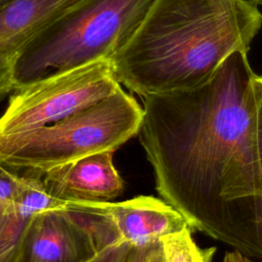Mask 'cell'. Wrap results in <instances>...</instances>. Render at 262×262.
<instances>
[{"mask_svg":"<svg viewBox=\"0 0 262 262\" xmlns=\"http://www.w3.org/2000/svg\"><path fill=\"white\" fill-rule=\"evenodd\" d=\"M248 53L206 82L142 97L139 140L156 189L191 230L262 260V165Z\"/></svg>","mask_w":262,"mask_h":262,"instance_id":"cell-1","label":"cell"},{"mask_svg":"<svg viewBox=\"0 0 262 262\" xmlns=\"http://www.w3.org/2000/svg\"><path fill=\"white\" fill-rule=\"evenodd\" d=\"M261 28L250 0H155L112 58L114 72L140 97L192 88L234 52L248 53Z\"/></svg>","mask_w":262,"mask_h":262,"instance_id":"cell-2","label":"cell"},{"mask_svg":"<svg viewBox=\"0 0 262 262\" xmlns=\"http://www.w3.org/2000/svg\"><path fill=\"white\" fill-rule=\"evenodd\" d=\"M143 108L123 87L57 122L0 138V166L17 174L45 172L100 151H115L137 135Z\"/></svg>","mask_w":262,"mask_h":262,"instance_id":"cell-3","label":"cell"},{"mask_svg":"<svg viewBox=\"0 0 262 262\" xmlns=\"http://www.w3.org/2000/svg\"><path fill=\"white\" fill-rule=\"evenodd\" d=\"M155 0H87L43 30L19 57L14 90L51 73L112 59Z\"/></svg>","mask_w":262,"mask_h":262,"instance_id":"cell-4","label":"cell"},{"mask_svg":"<svg viewBox=\"0 0 262 262\" xmlns=\"http://www.w3.org/2000/svg\"><path fill=\"white\" fill-rule=\"evenodd\" d=\"M121 87L112 59L51 73L10 94L0 116V138L50 125L102 100Z\"/></svg>","mask_w":262,"mask_h":262,"instance_id":"cell-5","label":"cell"},{"mask_svg":"<svg viewBox=\"0 0 262 262\" xmlns=\"http://www.w3.org/2000/svg\"><path fill=\"white\" fill-rule=\"evenodd\" d=\"M99 253L91 229L74 212L56 207L32 216L14 262H91Z\"/></svg>","mask_w":262,"mask_h":262,"instance_id":"cell-6","label":"cell"},{"mask_svg":"<svg viewBox=\"0 0 262 262\" xmlns=\"http://www.w3.org/2000/svg\"><path fill=\"white\" fill-rule=\"evenodd\" d=\"M67 204L98 215L119 243L131 247L159 243L162 237L189 227L177 210L162 199L150 195L122 202Z\"/></svg>","mask_w":262,"mask_h":262,"instance_id":"cell-7","label":"cell"},{"mask_svg":"<svg viewBox=\"0 0 262 262\" xmlns=\"http://www.w3.org/2000/svg\"><path fill=\"white\" fill-rule=\"evenodd\" d=\"M87 0H11L0 5V101L14 91L15 66L48 26Z\"/></svg>","mask_w":262,"mask_h":262,"instance_id":"cell-8","label":"cell"},{"mask_svg":"<svg viewBox=\"0 0 262 262\" xmlns=\"http://www.w3.org/2000/svg\"><path fill=\"white\" fill-rule=\"evenodd\" d=\"M114 152H96L45 172V190L62 205L112 202L124 191V181L114 165Z\"/></svg>","mask_w":262,"mask_h":262,"instance_id":"cell-9","label":"cell"},{"mask_svg":"<svg viewBox=\"0 0 262 262\" xmlns=\"http://www.w3.org/2000/svg\"><path fill=\"white\" fill-rule=\"evenodd\" d=\"M20 175L14 194L0 214V262H14L20 239L36 212L62 206L45 190L43 175Z\"/></svg>","mask_w":262,"mask_h":262,"instance_id":"cell-10","label":"cell"},{"mask_svg":"<svg viewBox=\"0 0 262 262\" xmlns=\"http://www.w3.org/2000/svg\"><path fill=\"white\" fill-rule=\"evenodd\" d=\"M164 262H213L214 248L201 249L191 237V229L186 227L161 238Z\"/></svg>","mask_w":262,"mask_h":262,"instance_id":"cell-11","label":"cell"},{"mask_svg":"<svg viewBox=\"0 0 262 262\" xmlns=\"http://www.w3.org/2000/svg\"><path fill=\"white\" fill-rule=\"evenodd\" d=\"M124 262H164L161 242L144 247H130Z\"/></svg>","mask_w":262,"mask_h":262,"instance_id":"cell-12","label":"cell"},{"mask_svg":"<svg viewBox=\"0 0 262 262\" xmlns=\"http://www.w3.org/2000/svg\"><path fill=\"white\" fill-rule=\"evenodd\" d=\"M21 175L0 166V214L14 194Z\"/></svg>","mask_w":262,"mask_h":262,"instance_id":"cell-13","label":"cell"},{"mask_svg":"<svg viewBox=\"0 0 262 262\" xmlns=\"http://www.w3.org/2000/svg\"><path fill=\"white\" fill-rule=\"evenodd\" d=\"M254 91L256 99V140L262 165V76H255Z\"/></svg>","mask_w":262,"mask_h":262,"instance_id":"cell-14","label":"cell"},{"mask_svg":"<svg viewBox=\"0 0 262 262\" xmlns=\"http://www.w3.org/2000/svg\"><path fill=\"white\" fill-rule=\"evenodd\" d=\"M130 247L126 243L111 246L101 251L91 262H124Z\"/></svg>","mask_w":262,"mask_h":262,"instance_id":"cell-15","label":"cell"},{"mask_svg":"<svg viewBox=\"0 0 262 262\" xmlns=\"http://www.w3.org/2000/svg\"><path fill=\"white\" fill-rule=\"evenodd\" d=\"M222 262H255L252 258L233 250L224 254Z\"/></svg>","mask_w":262,"mask_h":262,"instance_id":"cell-16","label":"cell"},{"mask_svg":"<svg viewBox=\"0 0 262 262\" xmlns=\"http://www.w3.org/2000/svg\"><path fill=\"white\" fill-rule=\"evenodd\" d=\"M251 2H253L254 4H262V0H250Z\"/></svg>","mask_w":262,"mask_h":262,"instance_id":"cell-17","label":"cell"},{"mask_svg":"<svg viewBox=\"0 0 262 262\" xmlns=\"http://www.w3.org/2000/svg\"><path fill=\"white\" fill-rule=\"evenodd\" d=\"M9 1H11V0H0V5L4 4V3H6V2H9Z\"/></svg>","mask_w":262,"mask_h":262,"instance_id":"cell-18","label":"cell"}]
</instances>
